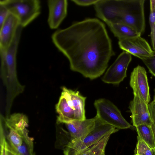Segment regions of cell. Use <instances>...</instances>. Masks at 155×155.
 <instances>
[{
    "mask_svg": "<svg viewBox=\"0 0 155 155\" xmlns=\"http://www.w3.org/2000/svg\"><path fill=\"white\" fill-rule=\"evenodd\" d=\"M51 38L68 59L71 70L91 80L104 73L115 55L104 24L96 18H86L58 29Z\"/></svg>",
    "mask_w": 155,
    "mask_h": 155,
    "instance_id": "1",
    "label": "cell"
},
{
    "mask_svg": "<svg viewBox=\"0 0 155 155\" xmlns=\"http://www.w3.org/2000/svg\"><path fill=\"white\" fill-rule=\"evenodd\" d=\"M22 28L18 25L11 43L6 49H0L1 77L6 88V101L10 104L12 103L25 88L18 79L16 71V55Z\"/></svg>",
    "mask_w": 155,
    "mask_h": 155,
    "instance_id": "2",
    "label": "cell"
},
{
    "mask_svg": "<svg viewBox=\"0 0 155 155\" xmlns=\"http://www.w3.org/2000/svg\"><path fill=\"white\" fill-rule=\"evenodd\" d=\"M145 0H122L119 21L130 26L141 35L146 27L144 11Z\"/></svg>",
    "mask_w": 155,
    "mask_h": 155,
    "instance_id": "3",
    "label": "cell"
},
{
    "mask_svg": "<svg viewBox=\"0 0 155 155\" xmlns=\"http://www.w3.org/2000/svg\"><path fill=\"white\" fill-rule=\"evenodd\" d=\"M0 3L17 19L22 27L28 25L40 13L39 0H0Z\"/></svg>",
    "mask_w": 155,
    "mask_h": 155,
    "instance_id": "4",
    "label": "cell"
},
{
    "mask_svg": "<svg viewBox=\"0 0 155 155\" xmlns=\"http://www.w3.org/2000/svg\"><path fill=\"white\" fill-rule=\"evenodd\" d=\"M118 130L111 125L101 122L96 118L94 129L82 140L72 139L63 150L64 154L73 155L97 143L107 134H112Z\"/></svg>",
    "mask_w": 155,
    "mask_h": 155,
    "instance_id": "5",
    "label": "cell"
},
{
    "mask_svg": "<svg viewBox=\"0 0 155 155\" xmlns=\"http://www.w3.org/2000/svg\"><path fill=\"white\" fill-rule=\"evenodd\" d=\"M94 105L97 111L95 117L101 122L118 129H127L131 127L118 108L110 101L99 99L95 101Z\"/></svg>",
    "mask_w": 155,
    "mask_h": 155,
    "instance_id": "6",
    "label": "cell"
},
{
    "mask_svg": "<svg viewBox=\"0 0 155 155\" xmlns=\"http://www.w3.org/2000/svg\"><path fill=\"white\" fill-rule=\"evenodd\" d=\"M131 60V54L123 51L107 69L102 81L107 84H120L126 77L127 69Z\"/></svg>",
    "mask_w": 155,
    "mask_h": 155,
    "instance_id": "7",
    "label": "cell"
},
{
    "mask_svg": "<svg viewBox=\"0 0 155 155\" xmlns=\"http://www.w3.org/2000/svg\"><path fill=\"white\" fill-rule=\"evenodd\" d=\"M122 8V0H98L94 5L96 16L107 25L118 23Z\"/></svg>",
    "mask_w": 155,
    "mask_h": 155,
    "instance_id": "8",
    "label": "cell"
},
{
    "mask_svg": "<svg viewBox=\"0 0 155 155\" xmlns=\"http://www.w3.org/2000/svg\"><path fill=\"white\" fill-rule=\"evenodd\" d=\"M141 36L119 40L120 48L141 60L153 56L155 51L148 42Z\"/></svg>",
    "mask_w": 155,
    "mask_h": 155,
    "instance_id": "9",
    "label": "cell"
},
{
    "mask_svg": "<svg viewBox=\"0 0 155 155\" xmlns=\"http://www.w3.org/2000/svg\"><path fill=\"white\" fill-rule=\"evenodd\" d=\"M130 84L134 96L139 97L148 104L150 98L147 72L144 68L138 65L131 74Z\"/></svg>",
    "mask_w": 155,
    "mask_h": 155,
    "instance_id": "10",
    "label": "cell"
},
{
    "mask_svg": "<svg viewBox=\"0 0 155 155\" xmlns=\"http://www.w3.org/2000/svg\"><path fill=\"white\" fill-rule=\"evenodd\" d=\"M62 91L59 101L56 105V111L58 114L57 123L66 124L74 120V109L69 89L62 87Z\"/></svg>",
    "mask_w": 155,
    "mask_h": 155,
    "instance_id": "11",
    "label": "cell"
},
{
    "mask_svg": "<svg viewBox=\"0 0 155 155\" xmlns=\"http://www.w3.org/2000/svg\"><path fill=\"white\" fill-rule=\"evenodd\" d=\"M129 108L133 125L135 127L141 125L151 126V120L148 105L137 96H134L130 103Z\"/></svg>",
    "mask_w": 155,
    "mask_h": 155,
    "instance_id": "12",
    "label": "cell"
},
{
    "mask_svg": "<svg viewBox=\"0 0 155 155\" xmlns=\"http://www.w3.org/2000/svg\"><path fill=\"white\" fill-rule=\"evenodd\" d=\"M49 14L48 22L51 29L57 28L66 17L67 13L66 0H49L48 1Z\"/></svg>",
    "mask_w": 155,
    "mask_h": 155,
    "instance_id": "13",
    "label": "cell"
},
{
    "mask_svg": "<svg viewBox=\"0 0 155 155\" xmlns=\"http://www.w3.org/2000/svg\"><path fill=\"white\" fill-rule=\"evenodd\" d=\"M96 117L83 120H74L65 124L72 139L83 140L94 128Z\"/></svg>",
    "mask_w": 155,
    "mask_h": 155,
    "instance_id": "14",
    "label": "cell"
},
{
    "mask_svg": "<svg viewBox=\"0 0 155 155\" xmlns=\"http://www.w3.org/2000/svg\"><path fill=\"white\" fill-rule=\"evenodd\" d=\"M19 25L17 19L9 12L0 27V49L5 50L9 47Z\"/></svg>",
    "mask_w": 155,
    "mask_h": 155,
    "instance_id": "15",
    "label": "cell"
},
{
    "mask_svg": "<svg viewBox=\"0 0 155 155\" xmlns=\"http://www.w3.org/2000/svg\"><path fill=\"white\" fill-rule=\"evenodd\" d=\"M107 25L114 36L119 40L141 35L130 26L122 23L109 24Z\"/></svg>",
    "mask_w": 155,
    "mask_h": 155,
    "instance_id": "16",
    "label": "cell"
},
{
    "mask_svg": "<svg viewBox=\"0 0 155 155\" xmlns=\"http://www.w3.org/2000/svg\"><path fill=\"white\" fill-rule=\"evenodd\" d=\"M74 109V120H83L86 119L84 109L86 97L82 96L78 91L69 89Z\"/></svg>",
    "mask_w": 155,
    "mask_h": 155,
    "instance_id": "17",
    "label": "cell"
},
{
    "mask_svg": "<svg viewBox=\"0 0 155 155\" xmlns=\"http://www.w3.org/2000/svg\"><path fill=\"white\" fill-rule=\"evenodd\" d=\"M6 126L17 130H22L28 126V121L27 117L21 113H14L8 118H5Z\"/></svg>",
    "mask_w": 155,
    "mask_h": 155,
    "instance_id": "18",
    "label": "cell"
},
{
    "mask_svg": "<svg viewBox=\"0 0 155 155\" xmlns=\"http://www.w3.org/2000/svg\"><path fill=\"white\" fill-rule=\"evenodd\" d=\"M111 134H107L97 143L73 155H105V147Z\"/></svg>",
    "mask_w": 155,
    "mask_h": 155,
    "instance_id": "19",
    "label": "cell"
},
{
    "mask_svg": "<svg viewBox=\"0 0 155 155\" xmlns=\"http://www.w3.org/2000/svg\"><path fill=\"white\" fill-rule=\"evenodd\" d=\"M138 137L152 149H155L154 136L151 126L141 125L136 127Z\"/></svg>",
    "mask_w": 155,
    "mask_h": 155,
    "instance_id": "20",
    "label": "cell"
},
{
    "mask_svg": "<svg viewBox=\"0 0 155 155\" xmlns=\"http://www.w3.org/2000/svg\"><path fill=\"white\" fill-rule=\"evenodd\" d=\"M28 131L24 135L21 145L17 147L11 148L18 155H35L33 151V139L28 135Z\"/></svg>",
    "mask_w": 155,
    "mask_h": 155,
    "instance_id": "21",
    "label": "cell"
},
{
    "mask_svg": "<svg viewBox=\"0 0 155 155\" xmlns=\"http://www.w3.org/2000/svg\"><path fill=\"white\" fill-rule=\"evenodd\" d=\"M7 128L8 130L7 139L11 148H14L21 146L23 142L24 134L28 130L26 128L22 130H17Z\"/></svg>",
    "mask_w": 155,
    "mask_h": 155,
    "instance_id": "22",
    "label": "cell"
},
{
    "mask_svg": "<svg viewBox=\"0 0 155 155\" xmlns=\"http://www.w3.org/2000/svg\"><path fill=\"white\" fill-rule=\"evenodd\" d=\"M149 23L150 28V38L153 50L155 51V0H150Z\"/></svg>",
    "mask_w": 155,
    "mask_h": 155,
    "instance_id": "23",
    "label": "cell"
},
{
    "mask_svg": "<svg viewBox=\"0 0 155 155\" xmlns=\"http://www.w3.org/2000/svg\"><path fill=\"white\" fill-rule=\"evenodd\" d=\"M137 140L134 154L139 155H155L154 150L152 149L138 136Z\"/></svg>",
    "mask_w": 155,
    "mask_h": 155,
    "instance_id": "24",
    "label": "cell"
},
{
    "mask_svg": "<svg viewBox=\"0 0 155 155\" xmlns=\"http://www.w3.org/2000/svg\"><path fill=\"white\" fill-rule=\"evenodd\" d=\"M0 155H8V143L2 124L0 123Z\"/></svg>",
    "mask_w": 155,
    "mask_h": 155,
    "instance_id": "25",
    "label": "cell"
},
{
    "mask_svg": "<svg viewBox=\"0 0 155 155\" xmlns=\"http://www.w3.org/2000/svg\"><path fill=\"white\" fill-rule=\"evenodd\" d=\"M142 60L148 69L149 72L155 77V51L153 56Z\"/></svg>",
    "mask_w": 155,
    "mask_h": 155,
    "instance_id": "26",
    "label": "cell"
},
{
    "mask_svg": "<svg viewBox=\"0 0 155 155\" xmlns=\"http://www.w3.org/2000/svg\"><path fill=\"white\" fill-rule=\"evenodd\" d=\"M9 12L6 7L0 3V27L7 17Z\"/></svg>",
    "mask_w": 155,
    "mask_h": 155,
    "instance_id": "27",
    "label": "cell"
},
{
    "mask_svg": "<svg viewBox=\"0 0 155 155\" xmlns=\"http://www.w3.org/2000/svg\"><path fill=\"white\" fill-rule=\"evenodd\" d=\"M71 1L78 5L86 6L94 5L98 0H72Z\"/></svg>",
    "mask_w": 155,
    "mask_h": 155,
    "instance_id": "28",
    "label": "cell"
},
{
    "mask_svg": "<svg viewBox=\"0 0 155 155\" xmlns=\"http://www.w3.org/2000/svg\"><path fill=\"white\" fill-rule=\"evenodd\" d=\"M148 105L151 120V124L155 128V104L151 102Z\"/></svg>",
    "mask_w": 155,
    "mask_h": 155,
    "instance_id": "29",
    "label": "cell"
},
{
    "mask_svg": "<svg viewBox=\"0 0 155 155\" xmlns=\"http://www.w3.org/2000/svg\"><path fill=\"white\" fill-rule=\"evenodd\" d=\"M8 155H18L15 152L11 149L9 144L8 145Z\"/></svg>",
    "mask_w": 155,
    "mask_h": 155,
    "instance_id": "30",
    "label": "cell"
},
{
    "mask_svg": "<svg viewBox=\"0 0 155 155\" xmlns=\"http://www.w3.org/2000/svg\"><path fill=\"white\" fill-rule=\"evenodd\" d=\"M151 127L152 128V129L153 131V132L154 136V140H155V128L154 127V126L151 124ZM154 150L155 152V149Z\"/></svg>",
    "mask_w": 155,
    "mask_h": 155,
    "instance_id": "31",
    "label": "cell"
},
{
    "mask_svg": "<svg viewBox=\"0 0 155 155\" xmlns=\"http://www.w3.org/2000/svg\"><path fill=\"white\" fill-rule=\"evenodd\" d=\"M154 94L153 97V101L151 102L155 104V89H154Z\"/></svg>",
    "mask_w": 155,
    "mask_h": 155,
    "instance_id": "32",
    "label": "cell"
},
{
    "mask_svg": "<svg viewBox=\"0 0 155 155\" xmlns=\"http://www.w3.org/2000/svg\"><path fill=\"white\" fill-rule=\"evenodd\" d=\"M134 155H139L136 154H134Z\"/></svg>",
    "mask_w": 155,
    "mask_h": 155,
    "instance_id": "33",
    "label": "cell"
},
{
    "mask_svg": "<svg viewBox=\"0 0 155 155\" xmlns=\"http://www.w3.org/2000/svg\"></svg>",
    "mask_w": 155,
    "mask_h": 155,
    "instance_id": "34",
    "label": "cell"
}]
</instances>
